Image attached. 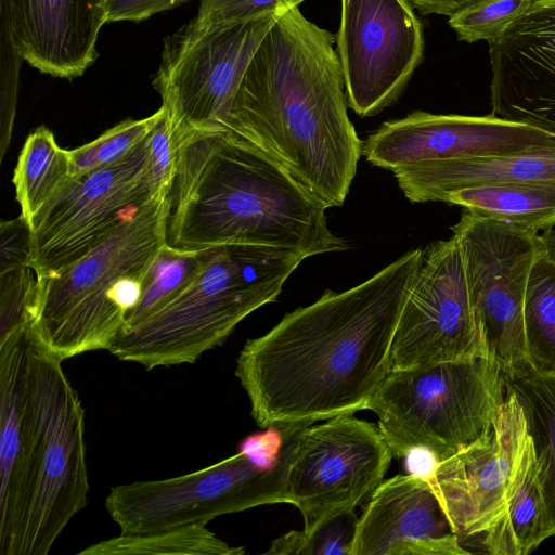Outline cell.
Wrapping results in <instances>:
<instances>
[{"mask_svg":"<svg viewBox=\"0 0 555 555\" xmlns=\"http://www.w3.org/2000/svg\"><path fill=\"white\" fill-rule=\"evenodd\" d=\"M505 396L501 364L485 357L390 371L367 409L392 455L424 449L439 463L491 427Z\"/></svg>","mask_w":555,"mask_h":555,"instance_id":"52a82bcc","label":"cell"},{"mask_svg":"<svg viewBox=\"0 0 555 555\" xmlns=\"http://www.w3.org/2000/svg\"><path fill=\"white\" fill-rule=\"evenodd\" d=\"M421 254L412 249L347 291H326L246 341L234 374L259 427L367 409L390 372L393 335Z\"/></svg>","mask_w":555,"mask_h":555,"instance_id":"6da1fadb","label":"cell"},{"mask_svg":"<svg viewBox=\"0 0 555 555\" xmlns=\"http://www.w3.org/2000/svg\"><path fill=\"white\" fill-rule=\"evenodd\" d=\"M541 237L543 240L546 253L551 258L555 260V228L541 233Z\"/></svg>","mask_w":555,"mask_h":555,"instance_id":"f35d334b","label":"cell"},{"mask_svg":"<svg viewBox=\"0 0 555 555\" xmlns=\"http://www.w3.org/2000/svg\"><path fill=\"white\" fill-rule=\"evenodd\" d=\"M443 203L540 233L555 228V186L487 184L449 192Z\"/></svg>","mask_w":555,"mask_h":555,"instance_id":"7402d4cb","label":"cell"},{"mask_svg":"<svg viewBox=\"0 0 555 555\" xmlns=\"http://www.w3.org/2000/svg\"><path fill=\"white\" fill-rule=\"evenodd\" d=\"M284 10L215 28H199L190 21L165 39L153 86L175 146L192 131H228L246 68Z\"/></svg>","mask_w":555,"mask_h":555,"instance_id":"9c48e42d","label":"cell"},{"mask_svg":"<svg viewBox=\"0 0 555 555\" xmlns=\"http://www.w3.org/2000/svg\"><path fill=\"white\" fill-rule=\"evenodd\" d=\"M13 43L42 74L74 79L98 59L103 0H1Z\"/></svg>","mask_w":555,"mask_h":555,"instance_id":"d6986e66","label":"cell"},{"mask_svg":"<svg viewBox=\"0 0 555 555\" xmlns=\"http://www.w3.org/2000/svg\"><path fill=\"white\" fill-rule=\"evenodd\" d=\"M207 524H193L144 533H121L80 551L79 555H241L218 538Z\"/></svg>","mask_w":555,"mask_h":555,"instance_id":"d4e9b609","label":"cell"},{"mask_svg":"<svg viewBox=\"0 0 555 555\" xmlns=\"http://www.w3.org/2000/svg\"><path fill=\"white\" fill-rule=\"evenodd\" d=\"M489 54L491 114L555 135V0H533Z\"/></svg>","mask_w":555,"mask_h":555,"instance_id":"e0dca14e","label":"cell"},{"mask_svg":"<svg viewBox=\"0 0 555 555\" xmlns=\"http://www.w3.org/2000/svg\"><path fill=\"white\" fill-rule=\"evenodd\" d=\"M150 135V134H149ZM149 137L124 158L69 177L33 218L30 268L54 275L105 241L127 210L155 194L149 178Z\"/></svg>","mask_w":555,"mask_h":555,"instance_id":"8fae6325","label":"cell"},{"mask_svg":"<svg viewBox=\"0 0 555 555\" xmlns=\"http://www.w3.org/2000/svg\"><path fill=\"white\" fill-rule=\"evenodd\" d=\"M451 230L490 356L506 377L534 371L527 350L524 307L531 269L544 248L541 233L466 209Z\"/></svg>","mask_w":555,"mask_h":555,"instance_id":"30bf717a","label":"cell"},{"mask_svg":"<svg viewBox=\"0 0 555 555\" xmlns=\"http://www.w3.org/2000/svg\"><path fill=\"white\" fill-rule=\"evenodd\" d=\"M209 248L185 251L167 243L158 250L142 283L137 306L125 319L122 330L133 327L172 302L198 275Z\"/></svg>","mask_w":555,"mask_h":555,"instance_id":"4316f807","label":"cell"},{"mask_svg":"<svg viewBox=\"0 0 555 555\" xmlns=\"http://www.w3.org/2000/svg\"><path fill=\"white\" fill-rule=\"evenodd\" d=\"M69 177V151L62 149L44 126L31 131L13 175L15 198L28 224Z\"/></svg>","mask_w":555,"mask_h":555,"instance_id":"cb8c5ba5","label":"cell"},{"mask_svg":"<svg viewBox=\"0 0 555 555\" xmlns=\"http://www.w3.org/2000/svg\"><path fill=\"white\" fill-rule=\"evenodd\" d=\"M392 456L378 425L352 415L305 428L286 478L289 503L301 513L304 529L367 502Z\"/></svg>","mask_w":555,"mask_h":555,"instance_id":"4fadbf2b","label":"cell"},{"mask_svg":"<svg viewBox=\"0 0 555 555\" xmlns=\"http://www.w3.org/2000/svg\"><path fill=\"white\" fill-rule=\"evenodd\" d=\"M149 178L154 194L170 191L176 172L177 149L172 141L164 109L149 135Z\"/></svg>","mask_w":555,"mask_h":555,"instance_id":"836d02e7","label":"cell"},{"mask_svg":"<svg viewBox=\"0 0 555 555\" xmlns=\"http://www.w3.org/2000/svg\"><path fill=\"white\" fill-rule=\"evenodd\" d=\"M185 1L188 0H103L105 22L131 21L139 23Z\"/></svg>","mask_w":555,"mask_h":555,"instance_id":"d590c367","label":"cell"},{"mask_svg":"<svg viewBox=\"0 0 555 555\" xmlns=\"http://www.w3.org/2000/svg\"><path fill=\"white\" fill-rule=\"evenodd\" d=\"M35 336L23 416L0 429V554L47 555L88 504L85 411Z\"/></svg>","mask_w":555,"mask_h":555,"instance_id":"277c9868","label":"cell"},{"mask_svg":"<svg viewBox=\"0 0 555 555\" xmlns=\"http://www.w3.org/2000/svg\"><path fill=\"white\" fill-rule=\"evenodd\" d=\"M551 537L533 443L528 433L513 477L507 506L479 540L493 555H527Z\"/></svg>","mask_w":555,"mask_h":555,"instance_id":"44dd1931","label":"cell"},{"mask_svg":"<svg viewBox=\"0 0 555 555\" xmlns=\"http://www.w3.org/2000/svg\"><path fill=\"white\" fill-rule=\"evenodd\" d=\"M431 483L414 474L384 480L358 518L351 555H467Z\"/></svg>","mask_w":555,"mask_h":555,"instance_id":"ac0fdd59","label":"cell"},{"mask_svg":"<svg viewBox=\"0 0 555 555\" xmlns=\"http://www.w3.org/2000/svg\"><path fill=\"white\" fill-rule=\"evenodd\" d=\"M527 436L524 409L506 388L491 427L437 464L430 483L463 547L504 514Z\"/></svg>","mask_w":555,"mask_h":555,"instance_id":"9a60e30c","label":"cell"},{"mask_svg":"<svg viewBox=\"0 0 555 555\" xmlns=\"http://www.w3.org/2000/svg\"><path fill=\"white\" fill-rule=\"evenodd\" d=\"M357 521L354 508L341 511L311 529L283 534L273 541L266 554L351 555Z\"/></svg>","mask_w":555,"mask_h":555,"instance_id":"83f0119b","label":"cell"},{"mask_svg":"<svg viewBox=\"0 0 555 555\" xmlns=\"http://www.w3.org/2000/svg\"><path fill=\"white\" fill-rule=\"evenodd\" d=\"M304 253L259 245L210 247L202 270L168 306L121 330L108 351L146 370L196 362L253 311L274 301Z\"/></svg>","mask_w":555,"mask_h":555,"instance_id":"5b68a950","label":"cell"},{"mask_svg":"<svg viewBox=\"0 0 555 555\" xmlns=\"http://www.w3.org/2000/svg\"><path fill=\"white\" fill-rule=\"evenodd\" d=\"M348 105L360 117L392 105L423 60L410 0H340L336 35Z\"/></svg>","mask_w":555,"mask_h":555,"instance_id":"5bb4252c","label":"cell"},{"mask_svg":"<svg viewBox=\"0 0 555 555\" xmlns=\"http://www.w3.org/2000/svg\"><path fill=\"white\" fill-rule=\"evenodd\" d=\"M169 193L160 191L130 207L112 234L54 275L37 279L34 327L62 361L108 350L125 325L115 302L129 278L145 276L167 243Z\"/></svg>","mask_w":555,"mask_h":555,"instance_id":"8992f818","label":"cell"},{"mask_svg":"<svg viewBox=\"0 0 555 555\" xmlns=\"http://www.w3.org/2000/svg\"><path fill=\"white\" fill-rule=\"evenodd\" d=\"M37 276L31 268L0 274V341L34 320Z\"/></svg>","mask_w":555,"mask_h":555,"instance_id":"f546056e","label":"cell"},{"mask_svg":"<svg viewBox=\"0 0 555 555\" xmlns=\"http://www.w3.org/2000/svg\"><path fill=\"white\" fill-rule=\"evenodd\" d=\"M491 357L474 310L455 237L422 248L401 310L390 371Z\"/></svg>","mask_w":555,"mask_h":555,"instance_id":"7c38bea8","label":"cell"},{"mask_svg":"<svg viewBox=\"0 0 555 555\" xmlns=\"http://www.w3.org/2000/svg\"><path fill=\"white\" fill-rule=\"evenodd\" d=\"M521 404L537 457L551 537L555 534V375L530 371L506 377Z\"/></svg>","mask_w":555,"mask_h":555,"instance_id":"603a6c76","label":"cell"},{"mask_svg":"<svg viewBox=\"0 0 555 555\" xmlns=\"http://www.w3.org/2000/svg\"><path fill=\"white\" fill-rule=\"evenodd\" d=\"M305 0H201L191 22L199 28H215L257 18Z\"/></svg>","mask_w":555,"mask_h":555,"instance_id":"4dcf8cb0","label":"cell"},{"mask_svg":"<svg viewBox=\"0 0 555 555\" xmlns=\"http://www.w3.org/2000/svg\"><path fill=\"white\" fill-rule=\"evenodd\" d=\"M166 241L192 251L222 245L347 249L327 207L259 149L228 131H192L176 144Z\"/></svg>","mask_w":555,"mask_h":555,"instance_id":"3957f363","label":"cell"},{"mask_svg":"<svg viewBox=\"0 0 555 555\" xmlns=\"http://www.w3.org/2000/svg\"><path fill=\"white\" fill-rule=\"evenodd\" d=\"M533 0H477L449 17V25L462 41L493 42L524 14Z\"/></svg>","mask_w":555,"mask_h":555,"instance_id":"f1b7e54d","label":"cell"},{"mask_svg":"<svg viewBox=\"0 0 555 555\" xmlns=\"http://www.w3.org/2000/svg\"><path fill=\"white\" fill-rule=\"evenodd\" d=\"M524 319L533 370L555 375V260L548 256L545 246L530 272Z\"/></svg>","mask_w":555,"mask_h":555,"instance_id":"484cf974","label":"cell"},{"mask_svg":"<svg viewBox=\"0 0 555 555\" xmlns=\"http://www.w3.org/2000/svg\"><path fill=\"white\" fill-rule=\"evenodd\" d=\"M393 176L412 203L443 202L451 191L477 185L555 186V140L505 154L418 164Z\"/></svg>","mask_w":555,"mask_h":555,"instance_id":"ffe728a7","label":"cell"},{"mask_svg":"<svg viewBox=\"0 0 555 555\" xmlns=\"http://www.w3.org/2000/svg\"><path fill=\"white\" fill-rule=\"evenodd\" d=\"M313 422L280 425L282 446L269 465L243 452L197 472L111 488L105 508L121 533H144L193 524L256 506L289 503L287 470L298 436Z\"/></svg>","mask_w":555,"mask_h":555,"instance_id":"ba28073f","label":"cell"},{"mask_svg":"<svg viewBox=\"0 0 555 555\" xmlns=\"http://www.w3.org/2000/svg\"><path fill=\"white\" fill-rule=\"evenodd\" d=\"M31 230L27 221L20 216L0 223V274L30 268Z\"/></svg>","mask_w":555,"mask_h":555,"instance_id":"e575fe53","label":"cell"},{"mask_svg":"<svg viewBox=\"0 0 555 555\" xmlns=\"http://www.w3.org/2000/svg\"><path fill=\"white\" fill-rule=\"evenodd\" d=\"M477 0H410L422 14H438L448 17Z\"/></svg>","mask_w":555,"mask_h":555,"instance_id":"74e56055","label":"cell"},{"mask_svg":"<svg viewBox=\"0 0 555 555\" xmlns=\"http://www.w3.org/2000/svg\"><path fill=\"white\" fill-rule=\"evenodd\" d=\"M24 61L18 54L8 26L1 13V109H0V159L7 153L14 127L18 72Z\"/></svg>","mask_w":555,"mask_h":555,"instance_id":"1f68e13d","label":"cell"},{"mask_svg":"<svg viewBox=\"0 0 555 555\" xmlns=\"http://www.w3.org/2000/svg\"><path fill=\"white\" fill-rule=\"evenodd\" d=\"M164 114L160 107L153 115L142 119H126L106 130L98 139V157L100 166H107L127 156L151 133Z\"/></svg>","mask_w":555,"mask_h":555,"instance_id":"d6a6232c","label":"cell"},{"mask_svg":"<svg viewBox=\"0 0 555 555\" xmlns=\"http://www.w3.org/2000/svg\"><path fill=\"white\" fill-rule=\"evenodd\" d=\"M335 42L299 7L284 10L254 53L228 122V132L268 155L327 208L345 203L362 154Z\"/></svg>","mask_w":555,"mask_h":555,"instance_id":"7a4b0ae2","label":"cell"},{"mask_svg":"<svg viewBox=\"0 0 555 555\" xmlns=\"http://www.w3.org/2000/svg\"><path fill=\"white\" fill-rule=\"evenodd\" d=\"M555 135L498 117L414 112L384 122L362 143L374 166L396 171L430 162L499 155L538 146Z\"/></svg>","mask_w":555,"mask_h":555,"instance_id":"2e32d148","label":"cell"},{"mask_svg":"<svg viewBox=\"0 0 555 555\" xmlns=\"http://www.w3.org/2000/svg\"><path fill=\"white\" fill-rule=\"evenodd\" d=\"M70 177H80L101 168L95 140L69 151Z\"/></svg>","mask_w":555,"mask_h":555,"instance_id":"8d00e7d4","label":"cell"}]
</instances>
